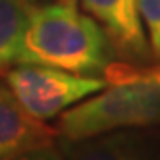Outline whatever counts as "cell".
Wrapping results in <instances>:
<instances>
[{
	"label": "cell",
	"instance_id": "cell-10",
	"mask_svg": "<svg viewBox=\"0 0 160 160\" xmlns=\"http://www.w3.org/2000/svg\"><path fill=\"white\" fill-rule=\"evenodd\" d=\"M29 2H33V4H35V2H39V0H29Z\"/></svg>",
	"mask_w": 160,
	"mask_h": 160
},
{
	"label": "cell",
	"instance_id": "cell-1",
	"mask_svg": "<svg viewBox=\"0 0 160 160\" xmlns=\"http://www.w3.org/2000/svg\"><path fill=\"white\" fill-rule=\"evenodd\" d=\"M112 44L97 21L79 10V0L33 6L18 64L60 68L81 75H104L112 66Z\"/></svg>",
	"mask_w": 160,
	"mask_h": 160
},
{
	"label": "cell",
	"instance_id": "cell-6",
	"mask_svg": "<svg viewBox=\"0 0 160 160\" xmlns=\"http://www.w3.org/2000/svg\"><path fill=\"white\" fill-rule=\"evenodd\" d=\"M60 152L64 160H160L156 148L128 128L75 141L62 139Z\"/></svg>",
	"mask_w": 160,
	"mask_h": 160
},
{
	"label": "cell",
	"instance_id": "cell-2",
	"mask_svg": "<svg viewBox=\"0 0 160 160\" xmlns=\"http://www.w3.org/2000/svg\"><path fill=\"white\" fill-rule=\"evenodd\" d=\"M104 77L106 89L62 114L56 129L64 141L160 125V62L154 68L112 64Z\"/></svg>",
	"mask_w": 160,
	"mask_h": 160
},
{
	"label": "cell",
	"instance_id": "cell-9",
	"mask_svg": "<svg viewBox=\"0 0 160 160\" xmlns=\"http://www.w3.org/2000/svg\"><path fill=\"white\" fill-rule=\"evenodd\" d=\"M6 160H64V156L54 147H42V148H35V151L12 156V158H6Z\"/></svg>",
	"mask_w": 160,
	"mask_h": 160
},
{
	"label": "cell",
	"instance_id": "cell-7",
	"mask_svg": "<svg viewBox=\"0 0 160 160\" xmlns=\"http://www.w3.org/2000/svg\"><path fill=\"white\" fill-rule=\"evenodd\" d=\"M29 0H0V73L18 64L19 47L33 10Z\"/></svg>",
	"mask_w": 160,
	"mask_h": 160
},
{
	"label": "cell",
	"instance_id": "cell-8",
	"mask_svg": "<svg viewBox=\"0 0 160 160\" xmlns=\"http://www.w3.org/2000/svg\"><path fill=\"white\" fill-rule=\"evenodd\" d=\"M139 14L147 27L151 56L160 62V0H137Z\"/></svg>",
	"mask_w": 160,
	"mask_h": 160
},
{
	"label": "cell",
	"instance_id": "cell-4",
	"mask_svg": "<svg viewBox=\"0 0 160 160\" xmlns=\"http://www.w3.org/2000/svg\"><path fill=\"white\" fill-rule=\"evenodd\" d=\"M79 4L106 33L116 56L133 64L148 60L151 47L137 0H79Z\"/></svg>",
	"mask_w": 160,
	"mask_h": 160
},
{
	"label": "cell",
	"instance_id": "cell-3",
	"mask_svg": "<svg viewBox=\"0 0 160 160\" xmlns=\"http://www.w3.org/2000/svg\"><path fill=\"white\" fill-rule=\"evenodd\" d=\"M4 83L31 116L42 122L108 87L102 75H81L60 68L19 64L4 73Z\"/></svg>",
	"mask_w": 160,
	"mask_h": 160
},
{
	"label": "cell",
	"instance_id": "cell-5",
	"mask_svg": "<svg viewBox=\"0 0 160 160\" xmlns=\"http://www.w3.org/2000/svg\"><path fill=\"white\" fill-rule=\"evenodd\" d=\"M58 129L31 116L6 83H0V160L52 147Z\"/></svg>",
	"mask_w": 160,
	"mask_h": 160
}]
</instances>
